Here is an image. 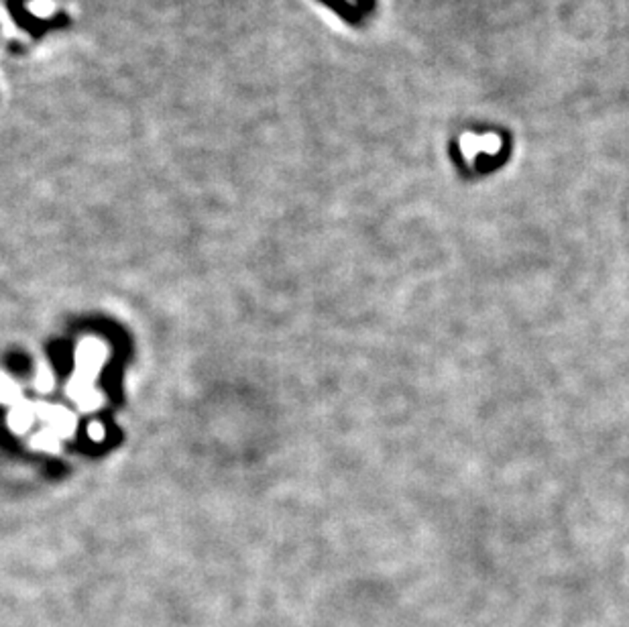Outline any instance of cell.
I'll return each mask as SVG.
<instances>
[{"instance_id": "6da1fadb", "label": "cell", "mask_w": 629, "mask_h": 627, "mask_svg": "<svg viewBox=\"0 0 629 627\" xmlns=\"http://www.w3.org/2000/svg\"><path fill=\"white\" fill-rule=\"evenodd\" d=\"M318 2L326 4L330 11H334V13H336L343 20H346L348 25H352V27H359V25H361V15H359L357 6L350 4L348 0H318Z\"/></svg>"}, {"instance_id": "7a4b0ae2", "label": "cell", "mask_w": 629, "mask_h": 627, "mask_svg": "<svg viewBox=\"0 0 629 627\" xmlns=\"http://www.w3.org/2000/svg\"><path fill=\"white\" fill-rule=\"evenodd\" d=\"M357 4L364 8V11H373L375 8V4H377V0H357Z\"/></svg>"}]
</instances>
